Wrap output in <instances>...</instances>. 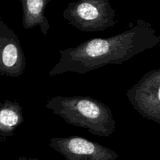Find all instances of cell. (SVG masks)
I'll list each match as a JSON object with an SVG mask.
<instances>
[{
  "mask_svg": "<svg viewBox=\"0 0 160 160\" xmlns=\"http://www.w3.org/2000/svg\"><path fill=\"white\" fill-rule=\"evenodd\" d=\"M22 7V24L24 29L30 30L39 26L45 36L50 29L48 20L45 15L47 5L52 0H20Z\"/></svg>",
  "mask_w": 160,
  "mask_h": 160,
  "instance_id": "cell-6",
  "label": "cell"
},
{
  "mask_svg": "<svg viewBox=\"0 0 160 160\" xmlns=\"http://www.w3.org/2000/svg\"><path fill=\"white\" fill-rule=\"evenodd\" d=\"M17 160H40L37 158H28L26 156H20L17 158Z\"/></svg>",
  "mask_w": 160,
  "mask_h": 160,
  "instance_id": "cell-8",
  "label": "cell"
},
{
  "mask_svg": "<svg viewBox=\"0 0 160 160\" xmlns=\"http://www.w3.org/2000/svg\"><path fill=\"white\" fill-rule=\"evenodd\" d=\"M2 102L1 100H0V108H1V107H2Z\"/></svg>",
  "mask_w": 160,
  "mask_h": 160,
  "instance_id": "cell-10",
  "label": "cell"
},
{
  "mask_svg": "<svg viewBox=\"0 0 160 160\" xmlns=\"http://www.w3.org/2000/svg\"><path fill=\"white\" fill-rule=\"evenodd\" d=\"M25 67L26 58L18 36L0 17V75L17 78Z\"/></svg>",
  "mask_w": 160,
  "mask_h": 160,
  "instance_id": "cell-5",
  "label": "cell"
},
{
  "mask_svg": "<svg viewBox=\"0 0 160 160\" xmlns=\"http://www.w3.org/2000/svg\"><path fill=\"white\" fill-rule=\"evenodd\" d=\"M45 108L67 124L84 128L92 134L110 136L116 130V121L110 108L98 99L84 96L50 97Z\"/></svg>",
  "mask_w": 160,
  "mask_h": 160,
  "instance_id": "cell-2",
  "label": "cell"
},
{
  "mask_svg": "<svg viewBox=\"0 0 160 160\" xmlns=\"http://www.w3.org/2000/svg\"><path fill=\"white\" fill-rule=\"evenodd\" d=\"M158 99L160 100V86L159 88V90H158Z\"/></svg>",
  "mask_w": 160,
  "mask_h": 160,
  "instance_id": "cell-9",
  "label": "cell"
},
{
  "mask_svg": "<svg viewBox=\"0 0 160 160\" xmlns=\"http://www.w3.org/2000/svg\"><path fill=\"white\" fill-rule=\"evenodd\" d=\"M23 120L21 105L16 100H5L0 108V141L14 136V132Z\"/></svg>",
  "mask_w": 160,
  "mask_h": 160,
  "instance_id": "cell-7",
  "label": "cell"
},
{
  "mask_svg": "<svg viewBox=\"0 0 160 160\" xmlns=\"http://www.w3.org/2000/svg\"><path fill=\"white\" fill-rule=\"evenodd\" d=\"M145 31L138 20L137 25L116 35L88 39L75 47L60 50V58L48 75L86 74L108 64H123L145 48Z\"/></svg>",
  "mask_w": 160,
  "mask_h": 160,
  "instance_id": "cell-1",
  "label": "cell"
},
{
  "mask_svg": "<svg viewBox=\"0 0 160 160\" xmlns=\"http://www.w3.org/2000/svg\"><path fill=\"white\" fill-rule=\"evenodd\" d=\"M49 147L66 160H118L119 158L112 149L79 136L52 137Z\"/></svg>",
  "mask_w": 160,
  "mask_h": 160,
  "instance_id": "cell-4",
  "label": "cell"
},
{
  "mask_svg": "<svg viewBox=\"0 0 160 160\" xmlns=\"http://www.w3.org/2000/svg\"><path fill=\"white\" fill-rule=\"evenodd\" d=\"M62 16L69 25L84 32L105 31L117 24L109 0H75L69 3Z\"/></svg>",
  "mask_w": 160,
  "mask_h": 160,
  "instance_id": "cell-3",
  "label": "cell"
}]
</instances>
